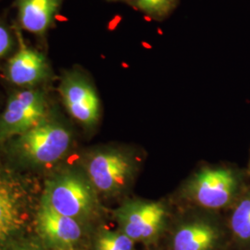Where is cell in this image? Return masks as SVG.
I'll return each instance as SVG.
<instances>
[{"label": "cell", "instance_id": "8fae6325", "mask_svg": "<svg viewBox=\"0 0 250 250\" xmlns=\"http://www.w3.org/2000/svg\"><path fill=\"white\" fill-rule=\"evenodd\" d=\"M223 232L215 221L196 218L179 225L172 237V250H216Z\"/></svg>", "mask_w": 250, "mask_h": 250}, {"label": "cell", "instance_id": "8992f818", "mask_svg": "<svg viewBox=\"0 0 250 250\" xmlns=\"http://www.w3.org/2000/svg\"><path fill=\"white\" fill-rule=\"evenodd\" d=\"M67 112L85 127L98 125L101 117V101L88 72L80 66L64 70L58 87Z\"/></svg>", "mask_w": 250, "mask_h": 250}, {"label": "cell", "instance_id": "30bf717a", "mask_svg": "<svg viewBox=\"0 0 250 250\" xmlns=\"http://www.w3.org/2000/svg\"><path fill=\"white\" fill-rule=\"evenodd\" d=\"M36 228L53 250H73L83 235L79 221L60 214L44 204L37 212Z\"/></svg>", "mask_w": 250, "mask_h": 250}, {"label": "cell", "instance_id": "9a60e30c", "mask_svg": "<svg viewBox=\"0 0 250 250\" xmlns=\"http://www.w3.org/2000/svg\"><path fill=\"white\" fill-rule=\"evenodd\" d=\"M127 4L151 20L163 21L177 8L179 0H128Z\"/></svg>", "mask_w": 250, "mask_h": 250}, {"label": "cell", "instance_id": "6da1fadb", "mask_svg": "<svg viewBox=\"0 0 250 250\" xmlns=\"http://www.w3.org/2000/svg\"><path fill=\"white\" fill-rule=\"evenodd\" d=\"M246 170L232 167H205L186 183L183 193L189 202L209 211L229 209L248 186Z\"/></svg>", "mask_w": 250, "mask_h": 250}, {"label": "cell", "instance_id": "277c9868", "mask_svg": "<svg viewBox=\"0 0 250 250\" xmlns=\"http://www.w3.org/2000/svg\"><path fill=\"white\" fill-rule=\"evenodd\" d=\"M71 142L70 130L50 113L18 136L15 149L21 157L33 164L47 165L62 159L69 150Z\"/></svg>", "mask_w": 250, "mask_h": 250}, {"label": "cell", "instance_id": "9c48e42d", "mask_svg": "<svg viewBox=\"0 0 250 250\" xmlns=\"http://www.w3.org/2000/svg\"><path fill=\"white\" fill-rule=\"evenodd\" d=\"M66 0H13L14 25L35 37L36 45L48 53V36L56 28Z\"/></svg>", "mask_w": 250, "mask_h": 250}, {"label": "cell", "instance_id": "ffe728a7", "mask_svg": "<svg viewBox=\"0 0 250 250\" xmlns=\"http://www.w3.org/2000/svg\"><path fill=\"white\" fill-rule=\"evenodd\" d=\"M0 1H1V0H0Z\"/></svg>", "mask_w": 250, "mask_h": 250}, {"label": "cell", "instance_id": "52a82bcc", "mask_svg": "<svg viewBox=\"0 0 250 250\" xmlns=\"http://www.w3.org/2000/svg\"><path fill=\"white\" fill-rule=\"evenodd\" d=\"M16 31L18 46L2 65L4 78L17 89L43 87L54 78L53 68L47 52L36 45L29 44L17 27Z\"/></svg>", "mask_w": 250, "mask_h": 250}, {"label": "cell", "instance_id": "ac0fdd59", "mask_svg": "<svg viewBox=\"0 0 250 250\" xmlns=\"http://www.w3.org/2000/svg\"><path fill=\"white\" fill-rule=\"evenodd\" d=\"M246 172H247L248 176H249V177H250V161H249V163H248V167H247V169H246Z\"/></svg>", "mask_w": 250, "mask_h": 250}, {"label": "cell", "instance_id": "2e32d148", "mask_svg": "<svg viewBox=\"0 0 250 250\" xmlns=\"http://www.w3.org/2000/svg\"><path fill=\"white\" fill-rule=\"evenodd\" d=\"M134 243L124 232L104 230L95 243L96 250H134Z\"/></svg>", "mask_w": 250, "mask_h": 250}, {"label": "cell", "instance_id": "ba28073f", "mask_svg": "<svg viewBox=\"0 0 250 250\" xmlns=\"http://www.w3.org/2000/svg\"><path fill=\"white\" fill-rule=\"evenodd\" d=\"M114 217L120 231L134 243L149 244L156 241L163 232L168 221V210L160 201L134 198L120 206Z\"/></svg>", "mask_w": 250, "mask_h": 250}, {"label": "cell", "instance_id": "d6986e66", "mask_svg": "<svg viewBox=\"0 0 250 250\" xmlns=\"http://www.w3.org/2000/svg\"><path fill=\"white\" fill-rule=\"evenodd\" d=\"M17 250H36L35 249H31V248H22V249H19Z\"/></svg>", "mask_w": 250, "mask_h": 250}, {"label": "cell", "instance_id": "7c38bea8", "mask_svg": "<svg viewBox=\"0 0 250 250\" xmlns=\"http://www.w3.org/2000/svg\"><path fill=\"white\" fill-rule=\"evenodd\" d=\"M22 224L21 197L9 181L0 176V242L17 232Z\"/></svg>", "mask_w": 250, "mask_h": 250}, {"label": "cell", "instance_id": "4fadbf2b", "mask_svg": "<svg viewBox=\"0 0 250 250\" xmlns=\"http://www.w3.org/2000/svg\"><path fill=\"white\" fill-rule=\"evenodd\" d=\"M228 228L232 241L243 250H250V184L229 208Z\"/></svg>", "mask_w": 250, "mask_h": 250}, {"label": "cell", "instance_id": "7a4b0ae2", "mask_svg": "<svg viewBox=\"0 0 250 250\" xmlns=\"http://www.w3.org/2000/svg\"><path fill=\"white\" fill-rule=\"evenodd\" d=\"M138 162L131 152L119 148L100 149L88 157L85 170L92 186L101 194H122L134 181Z\"/></svg>", "mask_w": 250, "mask_h": 250}, {"label": "cell", "instance_id": "5b68a950", "mask_svg": "<svg viewBox=\"0 0 250 250\" xmlns=\"http://www.w3.org/2000/svg\"><path fill=\"white\" fill-rule=\"evenodd\" d=\"M51 113L45 88H20L9 94L0 116V143L20 136Z\"/></svg>", "mask_w": 250, "mask_h": 250}, {"label": "cell", "instance_id": "5bb4252c", "mask_svg": "<svg viewBox=\"0 0 250 250\" xmlns=\"http://www.w3.org/2000/svg\"><path fill=\"white\" fill-rule=\"evenodd\" d=\"M18 46L16 27L9 19V9L0 11V65H3Z\"/></svg>", "mask_w": 250, "mask_h": 250}, {"label": "cell", "instance_id": "3957f363", "mask_svg": "<svg viewBox=\"0 0 250 250\" xmlns=\"http://www.w3.org/2000/svg\"><path fill=\"white\" fill-rule=\"evenodd\" d=\"M96 192L87 176L67 172L47 185L42 204L60 214L82 222L90 218L98 208Z\"/></svg>", "mask_w": 250, "mask_h": 250}, {"label": "cell", "instance_id": "e0dca14e", "mask_svg": "<svg viewBox=\"0 0 250 250\" xmlns=\"http://www.w3.org/2000/svg\"><path fill=\"white\" fill-rule=\"evenodd\" d=\"M107 2H113V3H119V2H122V3H128V0H106Z\"/></svg>", "mask_w": 250, "mask_h": 250}]
</instances>
